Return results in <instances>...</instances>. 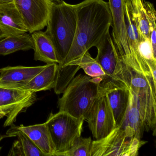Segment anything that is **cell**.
<instances>
[{
    "label": "cell",
    "mask_w": 156,
    "mask_h": 156,
    "mask_svg": "<svg viewBox=\"0 0 156 156\" xmlns=\"http://www.w3.org/2000/svg\"><path fill=\"white\" fill-rule=\"evenodd\" d=\"M76 28L72 47L58 67L66 65L96 47L109 32L112 16L108 2L104 0H84L76 4Z\"/></svg>",
    "instance_id": "cell-1"
},
{
    "label": "cell",
    "mask_w": 156,
    "mask_h": 156,
    "mask_svg": "<svg viewBox=\"0 0 156 156\" xmlns=\"http://www.w3.org/2000/svg\"><path fill=\"white\" fill-rule=\"evenodd\" d=\"M76 20V5L63 0H52L45 32L54 47L59 65L64 61L72 47Z\"/></svg>",
    "instance_id": "cell-2"
},
{
    "label": "cell",
    "mask_w": 156,
    "mask_h": 156,
    "mask_svg": "<svg viewBox=\"0 0 156 156\" xmlns=\"http://www.w3.org/2000/svg\"><path fill=\"white\" fill-rule=\"evenodd\" d=\"M103 78L91 77L82 74L75 76L58 101L59 111L85 121L98 96L99 86Z\"/></svg>",
    "instance_id": "cell-3"
},
{
    "label": "cell",
    "mask_w": 156,
    "mask_h": 156,
    "mask_svg": "<svg viewBox=\"0 0 156 156\" xmlns=\"http://www.w3.org/2000/svg\"><path fill=\"white\" fill-rule=\"evenodd\" d=\"M146 141L136 138L128 127H116L107 136L92 141L90 156H136Z\"/></svg>",
    "instance_id": "cell-4"
},
{
    "label": "cell",
    "mask_w": 156,
    "mask_h": 156,
    "mask_svg": "<svg viewBox=\"0 0 156 156\" xmlns=\"http://www.w3.org/2000/svg\"><path fill=\"white\" fill-rule=\"evenodd\" d=\"M84 120L63 111L51 114L45 122L53 146L55 156H62L81 136Z\"/></svg>",
    "instance_id": "cell-5"
},
{
    "label": "cell",
    "mask_w": 156,
    "mask_h": 156,
    "mask_svg": "<svg viewBox=\"0 0 156 156\" xmlns=\"http://www.w3.org/2000/svg\"><path fill=\"white\" fill-rule=\"evenodd\" d=\"M85 120L95 140L105 137L116 127L106 96L99 91Z\"/></svg>",
    "instance_id": "cell-6"
},
{
    "label": "cell",
    "mask_w": 156,
    "mask_h": 156,
    "mask_svg": "<svg viewBox=\"0 0 156 156\" xmlns=\"http://www.w3.org/2000/svg\"><path fill=\"white\" fill-rule=\"evenodd\" d=\"M36 100L35 93L0 86V114L7 117L4 126L13 124L19 114L25 111Z\"/></svg>",
    "instance_id": "cell-7"
},
{
    "label": "cell",
    "mask_w": 156,
    "mask_h": 156,
    "mask_svg": "<svg viewBox=\"0 0 156 156\" xmlns=\"http://www.w3.org/2000/svg\"><path fill=\"white\" fill-rule=\"evenodd\" d=\"M98 91L106 96L116 126H121L128 105L129 89L115 78L105 76L99 85Z\"/></svg>",
    "instance_id": "cell-8"
},
{
    "label": "cell",
    "mask_w": 156,
    "mask_h": 156,
    "mask_svg": "<svg viewBox=\"0 0 156 156\" xmlns=\"http://www.w3.org/2000/svg\"><path fill=\"white\" fill-rule=\"evenodd\" d=\"M52 2V0H13L29 33L46 27Z\"/></svg>",
    "instance_id": "cell-9"
},
{
    "label": "cell",
    "mask_w": 156,
    "mask_h": 156,
    "mask_svg": "<svg viewBox=\"0 0 156 156\" xmlns=\"http://www.w3.org/2000/svg\"><path fill=\"white\" fill-rule=\"evenodd\" d=\"M112 16L113 41L119 56L129 54L126 26L125 21V0H108Z\"/></svg>",
    "instance_id": "cell-10"
},
{
    "label": "cell",
    "mask_w": 156,
    "mask_h": 156,
    "mask_svg": "<svg viewBox=\"0 0 156 156\" xmlns=\"http://www.w3.org/2000/svg\"><path fill=\"white\" fill-rule=\"evenodd\" d=\"M0 30L5 37L28 32L13 2L0 4Z\"/></svg>",
    "instance_id": "cell-11"
},
{
    "label": "cell",
    "mask_w": 156,
    "mask_h": 156,
    "mask_svg": "<svg viewBox=\"0 0 156 156\" xmlns=\"http://www.w3.org/2000/svg\"><path fill=\"white\" fill-rule=\"evenodd\" d=\"M57 68L58 64H48L42 71L27 83L0 86L33 93L50 90L54 87Z\"/></svg>",
    "instance_id": "cell-12"
},
{
    "label": "cell",
    "mask_w": 156,
    "mask_h": 156,
    "mask_svg": "<svg viewBox=\"0 0 156 156\" xmlns=\"http://www.w3.org/2000/svg\"><path fill=\"white\" fill-rule=\"evenodd\" d=\"M96 47L98 54L95 60L104 70L105 76L114 77L119 56L109 32Z\"/></svg>",
    "instance_id": "cell-13"
},
{
    "label": "cell",
    "mask_w": 156,
    "mask_h": 156,
    "mask_svg": "<svg viewBox=\"0 0 156 156\" xmlns=\"http://www.w3.org/2000/svg\"><path fill=\"white\" fill-rule=\"evenodd\" d=\"M37 66H7L0 69V85L27 83L43 70Z\"/></svg>",
    "instance_id": "cell-14"
},
{
    "label": "cell",
    "mask_w": 156,
    "mask_h": 156,
    "mask_svg": "<svg viewBox=\"0 0 156 156\" xmlns=\"http://www.w3.org/2000/svg\"><path fill=\"white\" fill-rule=\"evenodd\" d=\"M16 128L26 134L45 156H55L53 146L45 123Z\"/></svg>",
    "instance_id": "cell-15"
},
{
    "label": "cell",
    "mask_w": 156,
    "mask_h": 156,
    "mask_svg": "<svg viewBox=\"0 0 156 156\" xmlns=\"http://www.w3.org/2000/svg\"><path fill=\"white\" fill-rule=\"evenodd\" d=\"M31 34L34 60L44 62L47 64H58L54 47L45 32L36 31Z\"/></svg>",
    "instance_id": "cell-16"
},
{
    "label": "cell",
    "mask_w": 156,
    "mask_h": 156,
    "mask_svg": "<svg viewBox=\"0 0 156 156\" xmlns=\"http://www.w3.org/2000/svg\"><path fill=\"white\" fill-rule=\"evenodd\" d=\"M33 49L32 40L27 33L0 39V55H6L18 51Z\"/></svg>",
    "instance_id": "cell-17"
},
{
    "label": "cell",
    "mask_w": 156,
    "mask_h": 156,
    "mask_svg": "<svg viewBox=\"0 0 156 156\" xmlns=\"http://www.w3.org/2000/svg\"><path fill=\"white\" fill-rule=\"evenodd\" d=\"M120 127L129 128L133 131L135 137L141 140L145 128L136 102L130 91L128 105L125 119Z\"/></svg>",
    "instance_id": "cell-18"
},
{
    "label": "cell",
    "mask_w": 156,
    "mask_h": 156,
    "mask_svg": "<svg viewBox=\"0 0 156 156\" xmlns=\"http://www.w3.org/2000/svg\"><path fill=\"white\" fill-rule=\"evenodd\" d=\"M67 65L78 66L83 70L87 75L91 77L105 76V74L100 65L95 59L91 56L88 51L86 52L80 57L71 61L65 66Z\"/></svg>",
    "instance_id": "cell-19"
},
{
    "label": "cell",
    "mask_w": 156,
    "mask_h": 156,
    "mask_svg": "<svg viewBox=\"0 0 156 156\" xmlns=\"http://www.w3.org/2000/svg\"><path fill=\"white\" fill-rule=\"evenodd\" d=\"M141 40L150 38V27L143 0H129Z\"/></svg>",
    "instance_id": "cell-20"
},
{
    "label": "cell",
    "mask_w": 156,
    "mask_h": 156,
    "mask_svg": "<svg viewBox=\"0 0 156 156\" xmlns=\"http://www.w3.org/2000/svg\"><path fill=\"white\" fill-rule=\"evenodd\" d=\"M9 137L18 136L20 141L25 156H45L31 140L22 131L18 129L14 124L6 133Z\"/></svg>",
    "instance_id": "cell-21"
},
{
    "label": "cell",
    "mask_w": 156,
    "mask_h": 156,
    "mask_svg": "<svg viewBox=\"0 0 156 156\" xmlns=\"http://www.w3.org/2000/svg\"><path fill=\"white\" fill-rule=\"evenodd\" d=\"M92 143L91 137L83 138L81 136L62 156H90Z\"/></svg>",
    "instance_id": "cell-22"
},
{
    "label": "cell",
    "mask_w": 156,
    "mask_h": 156,
    "mask_svg": "<svg viewBox=\"0 0 156 156\" xmlns=\"http://www.w3.org/2000/svg\"><path fill=\"white\" fill-rule=\"evenodd\" d=\"M139 52L142 59L153 71L156 72V55H154L150 38L140 40Z\"/></svg>",
    "instance_id": "cell-23"
},
{
    "label": "cell",
    "mask_w": 156,
    "mask_h": 156,
    "mask_svg": "<svg viewBox=\"0 0 156 156\" xmlns=\"http://www.w3.org/2000/svg\"><path fill=\"white\" fill-rule=\"evenodd\" d=\"M143 4L147 17L150 27V34L156 33V11L153 4L143 0Z\"/></svg>",
    "instance_id": "cell-24"
},
{
    "label": "cell",
    "mask_w": 156,
    "mask_h": 156,
    "mask_svg": "<svg viewBox=\"0 0 156 156\" xmlns=\"http://www.w3.org/2000/svg\"><path fill=\"white\" fill-rule=\"evenodd\" d=\"M8 156H25L22 145L19 140L14 141Z\"/></svg>",
    "instance_id": "cell-25"
},
{
    "label": "cell",
    "mask_w": 156,
    "mask_h": 156,
    "mask_svg": "<svg viewBox=\"0 0 156 156\" xmlns=\"http://www.w3.org/2000/svg\"><path fill=\"white\" fill-rule=\"evenodd\" d=\"M9 137L8 135L7 134L5 135H1V136H0V142L3 139L5 138ZM2 149V147H0V152H1V151Z\"/></svg>",
    "instance_id": "cell-26"
},
{
    "label": "cell",
    "mask_w": 156,
    "mask_h": 156,
    "mask_svg": "<svg viewBox=\"0 0 156 156\" xmlns=\"http://www.w3.org/2000/svg\"><path fill=\"white\" fill-rule=\"evenodd\" d=\"M11 2H13V0H0V4Z\"/></svg>",
    "instance_id": "cell-27"
},
{
    "label": "cell",
    "mask_w": 156,
    "mask_h": 156,
    "mask_svg": "<svg viewBox=\"0 0 156 156\" xmlns=\"http://www.w3.org/2000/svg\"><path fill=\"white\" fill-rule=\"evenodd\" d=\"M4 37H5V36H4V34H2L1 31L0 30V39H1V38H3Z\"/></svg>",
    "instance_id": "cell-28"
},
{
    "label": "cell",
    "mask_w": 156,
    "mask_h": 156,
    "mask_svg": "<svg viewBox=\"0 0 156 156\" xmlns=\"http://www.w3.org/2000/svg\"><path fill=\"white\" fill-rule=\"evenodd\" d=\"M4 116H5V114H0V119H2V118L4 117Z\"/></svg>",
    "instance_id": "cell-29"
}]
</instances>
